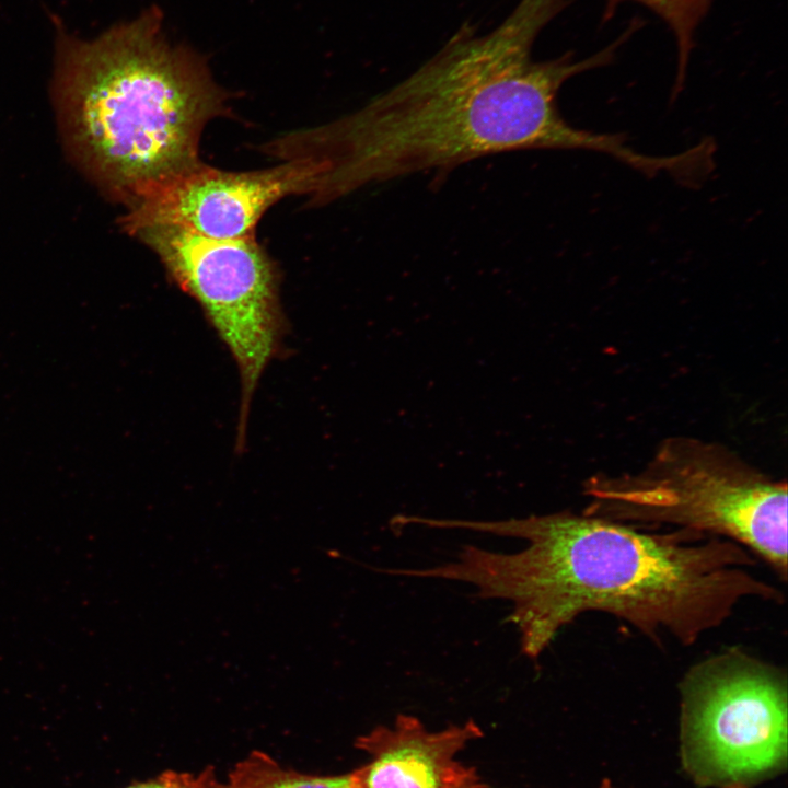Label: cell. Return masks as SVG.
<instances>
[{"label": "cell", "mask_w": 788, "mask_h": 788, "mask_svg": "<svg viewBox=\"0 0 788 788\" xmlns=\"http://www.w3.org/2000/svg\"><path fill=\"white\" fill-rule=\"evenodd\" d=\"M582 513L639 529L673 526L730 540L787 581V484L716 442L664 439L636 473L583 483Z\"/></svg>", "instance_id": "4"}, {"label": "cell", "mask_w": 788, "mask_h": 788, "mask_svg": "<svg viewBox=\"0 0 788 788\" xmlns=\"http://www.w3.org/2000/svg\"><path fill=\"white\" fill-rule=\"evenodd\" d=\"M483 735L472 719L441 731H429L410 715H398L392 727L379 726L356 745L370 761L350 773L355 788H485L476 772L455 760L472 740Z\"/></svg>", "instance_id": "8"}, {"label": "cell", "mask_w": 788, "mask_h": 788, "mask_svg": "<svg viewBox=\"0 0 788 788\" xmlns=\"http://www.w3.org/2000/svg\"><path fill=\"white\" fill-rule=\"evenodd\" d=\"M565 0H521L494 31L457 32L431 59L358 111L267 143L282 161L308 158L322 173L309 197L325 205L364 186L522 150H588L625 164L621 135L573 127L557 94L571 77L605 66L615 46L586 59L535 61L532 47Z\"/></svg>", "instance_id": "1"}, {"label": "cell", "mask_w": 788, "mask_h": 788, "mask_svg": "<svg viewBox=\"0 0 788 788\" xmlns=\"http://www.w3.org/2000/svg\"><path fill=\"white\" fill-rule=\"evenodd\" d=\"M635 1L658 14L671 28L677 46L676 90L683 84L686 66L694 45V34L706 14L710 0H607V11L621 2Z\"/></svg>", "instance_id": "10"}, {"label": "cell", "mask_w": 788, "mask_h": 788, "mask_svg": "<svg viewBox=\"0 0 788 788\" xmlns=\"http://www.w3.org/2000/svg\"><path fill=\"white\" fill-rule=\"evenodd\" d=\"M231 788H355L350 774L318 777L280 767L264 753H253L230 774Z\"/></svg>", "instance_id": "9"}, {"label": "cell", "mask_w": 788, "mask_h": 788, "mask_svg": "<svg viewBox=\"0 0 788 788\" xmlns=\"http://www.w3.org/2000/svg\"><path fill=\"white\" fill-rule=\"evenodd\" d=\"M599 788H618L611 784L610 780L605 779L602 781V784L599 786Z\"/></svg>", "instance_id": "12"}, {"label": "cell", "mask_w": 788, "mask_h": 788, "mask_svg": "<svg viewBox=\"0 0 788 788\" xmlns=\"http://www.w3.org/2000/svg\"><path fill=\"white\" fill-rule=\"evenodd\" d=\"M485 788H487V787H485Z\"/></svg>", "instance_id": "14"}, {"label": "cell", "mask_w": 788, "mask_h": 788, "mask_svg": "<svg viewBox=\"0 0 788 788\" xmlns=\"http://www.w3.org/2000/svg\"><path fill=\"white\" fill-rule=\"evenodd\" d=\"M56 89L70 131L128 205L195 170L202 129L230 114L201 57L167 40L150 9L92 39L60 32Z\"/></svg>", "instance_id": "3"}, {"label": "cell", "mask_w": 788, "mask_h": 788, "mask_svg": "<svg viewBox=\"0 0 788 788\" xmlns=\"http://www.w3.org/2000/svg\"><path fill=\"white\" fill-rule=\"evenodd\" d=\"M431 529L524 540L514 553L465 544L454 560L420 568L422 579L471 584L505 600L521 653L536 661L581 614H611L660 642L694 645L745 599L781 604L784 593L752 571L756 558L730 540L685 530L649 532L563 510L507 520L431 518Z\"/></svg>", "instance_id": "2"}, {"label": "cell", "mask_w": 788, "mask_h": 788, "mask_svg": "<svg viewBox=\"0 0 788 788\" xmlns=\"http://www.w3.org/2000/svg\"><path fill=\"white\" fill-rule=\"evenodd\" d=\"M129 234L149 246L170 278L198 302L232 355L241 379V449L253 394L286 329L277 264L255 237L211 239L173 224L143 225Z\"/></svg>", "instance_id": "5"}, {"label": "cell", "mask_w": 788, "mask_h": 788, "mask_svg": "<svg viewBox=\"0 0 788 788\" xmlns=\"http://www.w3.org/2000/svg\"><path fill=\"white\" fill-rule=\"evenodd\" d=\"M322 166L299 158L251 172H228L201 164L129 204L125 231L173 224L211 239L255 237L265 211L286 196H310Z\"/></svg>", "instance_id": "7"}, {"label": "cell", "mask_w": 788, "mask_h": 788, "mask_svg": "<svg viewBox=\"0 0 788 788\" xmlns=\"http://www.w3.org/2000/svg\"><path fill=\"white\" fill-rule=\"evenodd\" d=\"M680 694L684 760L697 779L738 785L785 762V669L733 647L691 667Z\"/></svg>", "instance_id": "6"}, {"label": "cell", "mask_w": 788, "mask_h": 788, "mask_svg": "<svg viewBox=\"0 0 788 788\" xmlns=\"http://www.w3.org/2000/svg\"><path fill=\"white\" fill-rule=\"evenodd\" d=\"M126 788H231V786L219 783L210 769L199 775L165 772L158 778L130 785Z\"/></svg>", "instance_id": "11"}, {"label": "cell", "mask_w": 788, "mask_h": 788, "mask_svg": "<svg viewBox=\"0 0 788 788\" xmlns=\"http://www.w3.org/2000/svg\"><path fill=\"white\" fill-rule=\"evenodd\" d=\"M729 788H743V787H741V786H739V785H732V786H730Z\"/></svg>", "instance_id": "13"}]
</instances>
